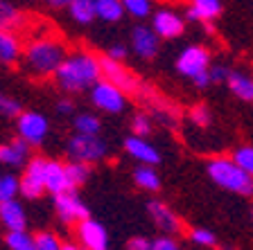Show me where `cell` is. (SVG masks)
<instances>
[{"mask_svg":"<svg viewBox=\"0 0 253 250\" xmlns=\"http://www.w3.org/2000/svg\"><path fill=\"white\" fill-rule=\"evenodd\" d=\"M97 79H102V57L86 50L66 54V59L54 72L59 90H63L66 95L86 93Z\"/></svg>","mask_w":253,"mask_h":250,"instance_id":"cell-1","label":"cell"},{"mask_svg":"<svg viewBox=\"0 0 253 250\" xmlns=\"http://www.w3.org/2000/svg\"><path fill=\"white\" fill-rule=\"evenodd\" d=\"M68 50L59 38L54 36H39L27 43L25 52H23V63H25L27 72L37 79L54 77L57 68L66 59Z\"/></svg>","mask_w":253,"mask_h":250,"instance_id":"cell-2","label":"cell"},{"mask_svg":"<svg viewBox=\"0 0 253 250\" xmlns=\"http://www.w3.org/2000/svg\"><path fill=\"white\" fill-rule=\"evenodd\" d=\"M208 178L224 192L237 194V196H253V176L247 174L231 156L211 158L206 165Z\"/></svg>","mask_w":253,"mask_h":250,"instance_id":"cell-3","label":"cell"},{"mask_svg":"<svg viewBox=\"0 0 253 250\" xmlns=\"http://www.w3.org/2000/svg\"><path fill=\"white\" fill-rule=\"evenodd\" d=\"M66 153L70 160H82L86 165H97L109 156V142L97 133V136H88V133H73L66 142Z\"/></svg>","mask_w":253,"mask_h":250,"instance_id":"cell-4","label":"cell"},{"mask_svg":"<svg viewBox=\"0 0 253 250\" xmlns=\"http://www.w3.org/2000/svg\"><path fill=\"white\" fill-rule=\"evenodd\" d=\"M88 97H90V104L97 110H102V113L120 115L126 108V93L104 77L97 79L88 88Z\"/></svg>","mask_w":253,"mask_h":250,"instance_id":"cell-5","label":"cell"},{"mask_svg":"<svg viewBox=\"0 0 253 250\" xmlns=\"http://www.w3.org/2000/svg\"><path fill=\"white\" fill-rule=\"evenodd\" d=\"M16 136L23 138L30 146H41L50 133V122L41 110H23L16 117Z\"/></svg>","mask_w":253,"mask_h":250,"instance_id":"cell-6","label":"cell"},{"mask_svg":"<svg viewBox=\"0 0 253 250\" xmlns=\"http://www.w3.org/2000/svg\"><path fill=\"white\" fill-rule=\"evenodd\" d=\"M43 156H32L27 165L23 167V174L18 178V194L27 201H37L45 194V182H43V169H45Z\"/></svg>","mask_w":253,"mask_h":250,"instance_id":"cell-7","label":"cell"},{"mask_svg":"<svg viewBox=\"0 0 253 250\" xmlns=\"http://www.w3.org/2000/svg\"><path fill=\"white\" fill-rule=\"evenodd\" d=\"M211 63H212V57L204 45H188L179 52L174 66H176V72L181 77L192 81L197 74L206 72V70L211 68Z\"/></svg>","mask_w":253,"mask_h":250,"instance_id":"cell-8","label":"cell"},{"mask_svg":"<svg viewBox=\"0 0 253 250\" xmlns=\"http://www.w3.org/2000/svg\"><path fill=\"white\" fill-rule=\"evenodd\" d=\"M54 210H57V216L61 223L66 225H75L82 219L90 216L88 205L82 201V196L77 194V189H66L61 194H54Z\"/></svg>","mask_w":253,"mask_h":250,"instance_id":"cell-9","label":"cell"},{"mask_svg":"<svg viewBox=\"0 0 253 250\" xmlns=\"http://www.w3.org/2000/svg\"><path fill=\"white\" fill-rule=\"evenodd\" d=\"M75 230H77V244L79 248L86 250H106L109 248V230L104 228V223L90 219H82L79 223H75Z\"/></svg>","mask_w":253,"mask_h":250,"instance_id":"cell-10","label":"cell"},{"mask_svg":"<svg viewBox=\"0 0 253 250\" xmlns=\"http://www.w3.org/2000/svg\"><path fill=\"white\" fill-rule=\"evenodd\" d=\"M129 41H131V52L142 61H152L161 52V36L152 30V25H133Z\"/></svg>","mask_w":253,"mask_h":250,"instance_id":"cell-11","label":"cell"},{"mask_svg":"<svg viewBox=\"0 0 253 250\" xmlns=\"http://www.w3.org/2000/svg\"><path fill=\"white\" fill-rule=\"evenodd\" d=\"M147 214H149V219H152V223L156 225L161 232H168V235H174V237L181 235L183 221L176 216V212H174L168 203L158 201V198H152L147 203Z\"/></svg>","mask_w":253,"mask_h":250,"instance_id":"cell-12","label":"cell"},{"mask_svg":"<svg viewBox=\"0 0 253 250\" xmlns=\"http://www.w3.org/2000/svg\"><path fill=\"white\" fill-rule=\"evenodd\" d=\"M152 30L161 36V41H174L183 36L185 18L172 9H158L156 14H152Z\"/></svg>","mask_w":253,"mask_h":250,"instance_id":"cell-13","label":"cell"},{"mask_svg":"<svg viewBox=\"0 0 253 250\" xmlns=\"http://www.w3.org/2000/svg\"><path fill=\"white\" fill-rule=\"evenodd\" d=\"M102 77L109 79L111 83H116L125 93H136L138 86H140L136 74L125 66V61H113L109 57H102Z\"/></svg>","mask_w":253,"mask_h":250,"instance_id":"cell-14","label":"cell"},{"mask_svg":"<svg viewBox=\"0 0 253 250\" xmlns=\"http://www.w3.org/2000/svg\"><path fill=\"white\" fill-rule=\"evenodd\" d=\"M32 146L23 138L16 136L14 140L0 142V165L9 167V169H23L27 160L32 158Z\"/></svg>","mask_w":253,"mask_h":250,"instance_id":"cell-15","label":"cell"},{"mask_svg":"<svg viewBox=\"0 0 253 250\" xmlns=\"http://www.w3.org/2000/svg\"><path fill=\"white\" fill-rule=\"evenodd\" d=\"M122 146H125V151L129 153L133 160L145 162V165H154V167H156V165H161V160H163V158H161V153H158V149L145 136H136V133H131L129 138H125Z\"/></svg>","mask_w":253,"mask_h":250,"instance_id":"cell-16","label":"cell"},{"mask_svg":"<svg viewBox=\"0 0 253 250\" xmlns=\"http://www.w3.org/2000/svg\"><path fill=\"white\" fill-rule=\"evenodd\" d=\"M43 182H45V192L47 194H61L66 189H73L68 180V174H66V162L59 160H45V169H43Z\"/></svg>","mask_w":253,"mask_h":250,"instance_id":"cell-17","label":"cell"},{"mask_svg":"<svg viewBox=\"0 0 253 250\" xmlns=\"http://www.w3.org/2000/svg\"><path fill=\"white\" fill-rule=\"evenodd\" d=\"M221 0H190V7L185 9V21L190 23H211L219 18Z\"/></svg>","mask_w":253,"mask_h":250,"instance_id":"cell-18","label":"cell"},{"mask_svg":"<svg viewBox=\"0 0 253 250\" xmlns=\"http://www.w3.org/2000/svg\"><path fill=\"white\" fill-rule=\"evenodd\" d=\"M0 223L5 230H21L27 228V212L18 198H9L5 203H0Z\"/></svg>","mask_w":253,"mask_h":250,"instance_id":"cell-19","label":"cell"},{"mask_svg":"<svg viewBox=\"0 0 253 250\" xmlns=\"http://www.w3.org/2000/svg\"><path fill=\"white\" fill-rule=\"evenodd\" d=\"M226 88L231 90V95L235 99L253 104V77L251 74L231 68V72H228V77H226Z\"/></svg>","mask_w":253,"mask_h":250,"instance_id":"cell-20","label":"cell"},{"mask_svg":"<svg viewBox=\"0 0 253 250\" xmlns=\"http://www.w3.org/2000/svg\"><path fill=\"white\" fill-rule=\"evenodd\" d=\"M21 41L11 30H0V66H14L21 59Z\"/></svg>","mask_w":253,"mask_h":250,"instance_id":"cell-21","label":"cell"},{"mask_svg":"<svg viewBox=\"0 0 253 250\" xmlns=\"http://www.w3.org/2000/svg\"><path fill=\"white\" fill-rule=\"evenodd\" d=\"M68 9L70 21L77 23V25L86 27L93 21H97V14H95V0H70Z\"/></svg>","mask_w":253,"mask_h":250,"instance_id":"cell-22","label":"cell"},{"mask_svg":"<svg viewBox=\"0 0 253 250\" xmlns=\"http://www.w3.org/2000/svg\"><path fill=\"white\" fill-rule=\"evenodd\" d=\"M133 182H136V187L145 189V192H158L163 187L154 165H145V162H138V167L133 169Z\"/></svg>","mask_w":253,"mask_h":250,"instance_id":"cell-23","label":"cell"},{"mask_svg":"<svg viewBox=\"0 0 253 250\" xmlns=\"http://www.w3.org/2000/svg\"><path fill=\"white\" fill-rule=\"evenodd\" d=\"M95 14H97V21L116 25L125 16V7L120 0H95Z\"/></svg>","mask_w":253,"mask_h":250,"instance_id":"cell-24","label":"cell"},{"mask_svg":"<svg viewBox=\"0 0 253 250\" xmlns=\"http://www.w3.org/2000/svg\"><path fill=\"white\" fill-rule=\"evenodd\" d=\"M23 25H25V14L9 0H0V30L16 32Z\"/></svg>","mask_w":253,"mask_h":250,"instance_id":"cell-25","label":"cell"},{"mask_svg":"<svg viewBox=\"0 0 253 250\" xmlns=\"http://www.w3.org/2000/svg\"><path fill=\"white\" fill-rule=\"evenodd\" d=\"M5 246L9 250H34V235L27 232V228L21 230H7V235L2 237Z\"/></svg>","mask_w":253,"mask_h":250,"instance_id":"cell-26","label":"cell"},{"mask_svg":"<svg viewBox=\"0 0 253 250\" xmlns=\"http://www.w3.org/2000/svg\"><path fill=\"white\" fill-rule=\"evenodd\" d=\"M73 129L75 133L97 136V133H102V120L95 113H77L73 117Z\"/></svg>","mask_w":253,"mask_h":250,"instance_id":"cell-27","label":"cell"},{"mask_svg":"<svg viewBox=\"0 0 253 250\" xmlns=\"http://www.w3.org/2000/svg\"><path fill=\"white\" fill-rule=\"evenodd\" d=\"M66 174H68L70 185L77 189V187H82V185H86V182H88L90 165H86V162H82V160H68V162H66Z\"/></svg>","mask_w":253,"mask_h":250,"instance_id":"cell-28","label":"cell"},{"mask_svg":"<svg viewBox=\"0 0 253 250\" xmlns=\"http://www.w3.org/2000/svg\"><path fill=\"white\" fill-rule=\"evenodd\" d=\"M125 7V14H129L136 21H145L147 16H152V0H120Z\"/></svg>","mask_w":253,"mask_h":250,"instance_id":"cell-29","label":"cell"},{"mask_svg":"<svg viewBox=\"0 0 253 250\" xmlns=\"http://www.w3.org/2000/svg\"><path fill=\"white\" fill-rule=\"evenodd\" d=\"M18 196V178L9 172H0V203Z\"/></svg>","mask_w":253,"mask_h":250,"instance_id":"cell-30","label":"cell"},{"mask_svg":"<svg viewBox=\"0 0 253 250\" xmlns=\"http://www.w3.org/2000/svg\"><path fill=\"white\" fill-rule=\"evenodd\" d=\"M188 239L199 248H215L217 246V235L208 228H192L188 232Z\"/></svg>","mask_w":253,"mask_h":250,"instance_id":"cell-31","label":"cell"},{"mask_svg":"<svg viewBox=\"0 0 253 250\" xmlns=\"http://www.w3.org/2000/svg\"><path fill=\"white\" fill-rule=\"evenodd\" d=\"M231 158L242 167L244 172L253 176V144H240L237 149H233Z\"/></svg>","mask_w":253,"mask_h":250,"instance_id":"cell-32","label":"cell"},{"mask_svg":"<svg viewBox=\"0 0 253 250\" xmlns=\"http://www.w3.org/2000/svg\"><path fill=\"white\" fill-rule=\"evenodd\" d=\"M34 250H61V241L54 232L41 230L34 235Z\"/></svg>","mask_w":253,"mask_h":250,"instance_id":"cell-33","label":"cell"},{"mask_svg":"<svg viewBox=\"0 0 253 250\" xmlns=\"http://www.w3.org/2000/svg\"><path fill=\"white\" fill-rule=\"evenodd\" d=\"M190 122L197 126V129H208L212 124V113L206 104H197L190 108Z\"/></svg>","mask_w":253,"mask_h":250,"instance_id":"cell-34","label":"cell"},{"mask_svg":"<svg viewBox=\"0 0 253 250\" xmlns=\"http://www.w3.org/2000/svg\"><path fill=\"white\" fill-rule=\"evenodd\" d=\"M21 113H23L21 102L0 90V115H2V117H9V120H16Z\"/></svg>","mask_w":253,"mask_h":250,"instance_id":"cell-35","label":"cell"},{"mask_svg":"<svg viewBox=\"0 0 253 250\" xmlns=\"http://www.w3.org/2000/svg\"><path fill=\"white\" fill-rule=\"evenodd\" d=\"M131 133L145 136V138L152 133V120L147 117V113H136L131 117Z\"/></svg>","mask_w":253,"mask_h":250,"instance_id":"cell-36","label":"cell"},{"mask_svg":"<svg viewBox=\"0 0 253 250\" xmlns=\"http://www.w3.org/2000/svg\"><path fill=\"white\" fill-rule=\"evenodd\" d=\"M181 244L176 241L174 235H168V232H161L158 237L152 239V250H179Z\"/></svg>","mask_w":253,"mask_h":250,"instance_id":"cell-37","label":"cell"},{"mask_svg":"<svg viewBox=\"0 0 253 250\" xmlns=\"http://www.w3.org/2000/svg\"><path fill=\"white\" fill-rule=\"evenodd\" d=\"M231 72L226 63H211V77H212V83H226V77Z\"/></svg>","mask_w":253,"mask_h":250,"instance_id":"cell-38","label":"cell"},{"mask_svg":"<svg viewBox=\"0 0 253 250\" xmlns=\"http://www.w3.org/2000/svg\"><path fill=\"white\" fill-rule=\"evenodd\" d=\"M126 54H129V47L125 43H113V45H109L104 57L113 59V61H126Z\"/></svg>","mask_w":253,"mask_h":250,"instance_id":"cell-39","label":"cell"},{"mask_svg":"<svg viewBox=\"0 0 253 250\" xmlns=\"http://www.w3.org/2000/svg\"><path fill=\"white\" fill-rule=\"evenodd\" d=\"M126 250H152V239H147V237H131L126 241Z\"/></svg>","mask_w":253,"mask_h":250,"instance_id":"cell-40","label":"cell"},{"mask_svg":"<svg viewBox=\"0 0 253 250\" xmlns=\"http://www.w3.org/2000/svg\"><path fill=\"white\" fill-rule=\"evenodd\" d=\"M54 108H57L59 115H73V113H75V102H73V97H59L57 104H54Z\"/></svg>","mask_w":253,"mask_h":250,"instance_id":"cell-41","label":"cell"},{"mask_svg":"<svg viewBox=\"0 0 253 250\" xmlns=\"http://www.w3.org/2000/svg\"><path fill=\"white\" fill-rule=\"evenodd\" d=\"M192 86L195 88H199V90H206L208 86H212V77H211V68L206 70V72H201V74H197L195 79H192Z\"/></svg>","mask_w":253,"mask_h":250,"instance_id":"cell-42","label":"cell"},{"mask_svg":"<svg viewBox=\"0 0 253 250\" xmlns=\"http://www.w3.org/2000/svg\"><path fill=\"white\" fill-rule=\"evenodd\" d=\"M50 9H66L70 5V0H43Z\"/></svg>","mask_w":253,"mask_h":250,"instance_id":"cell-43","label":"cell"},{"mask_svg":"<svg viewBox=\"0 0 253 250\" xmlns=\"http://www.w3.org/2000/svg\"><path fill=\"white\" fill-rule=\"evenodd\" d=\"M251 219H253V210H251Z\"/></svg>","mask_w":253,"mask_h":250,"instance_id":"cell-44","label":"cell"}]
</instances>
